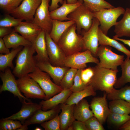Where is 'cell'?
Returning a JSON list of instances; mask_svg holds the SVG:
<instances>
[{
	"label": "cell",
	"mask_w": 130,
	"mask_h": 130,
	"mask_svg": "<svg viewBox=\"0 0 130 130\" xmlns=\"http://www.w3.org/2000/svg\"><path fill=\"white\" fill-rule=\"evenodd\" d=\"M36 52L32 44L24 46L19 52L12 72L14 76L19 78L34 71L37 66V61L33 56Z\"/></svg>",
	"instance_id": "obj_1"
},
{
	"label": "cell",
	"mask_w": 130,
	"mask_h": 130,
	"mask_svg": "<svg viewBox=\"0 0 130 130\" xmlns=\"http://www.w3.org/2000/svg\"><path fill=\"white\" fill-rule=\"evenodd\" d=\"M93 67L94 74L89 85L91 86L95 91H103L107 94L110 92L114 88L118 70L100 67L97 65Z\"/></svg>",
	"instance_id": "obj_2"
},
{
	"label": "cell",
	"mask_w": 130,
	"mask_h": 130,
	"mask_svg": "<svg viewBox=\"0 0 130 130\" xmlns=\"http://www.w3.org/2000/svg\"><path fill=\"white\" fill-rule=\"evenodd\" d=\"M76 30L75 23L65 31L57 43L66 56L84 50L82 36L76 33Z\"/></svg>",
	"instance_id": "obj_3"
},
{
	"label": "cell",
	"mask_w": 130,
	"mask_h": 130,
	"mask_svg": "<svg viewBox=\"0 0 130 130\" xmlns=\"http://www.w3.org/2000/svg\"><path fill=\"white\" fill-rule=\"evenodd\" d=\"M110 46L100 45L98 46L97 52V57L100 61L97 65L100 67L111 69H117V67L121 66L124 59V55L117 54L112 51Z\"/></svg>",
	"instance_id": "obj_4"
},
{
	"label": "cell",
	"mask_w": 130,
	"mask_h": 130,
	"mask_svg": "<svg viewBox=\"0 0 130 130\" xmlns=\"http://www.w3.org/2000/svg\"><path fill=\"white\" fill-rule=\"evenodd\" d=\"M125 10L123 7L118 6L93 12V15L99 21L100 29L107 35L109 29L116 25L117 19L121 15L124 14Z\"/></svg>",
	"instance_id": "obj_5"
},
{
	"label": "cell",
	"mask_w": 130,
	"mask_h": 130,
	"mask_svg": "<svg viewBox=\"0 0 130 130\" xmlns=\"http://www.w3.org/2000/svg\"><path fill=\"white\" fill-rule=\"evenodd\" d=\"M28 75L37 82L44 92L45 100L50 98L63 90L60 86L52 81L48 73L42 71L37 66L33 72Z\"/></svg>",
	"instance_id": "obj_6"
},
{
	"label": "cell",
	"mask_w": 130,
	"mask_h": 130,
	"mask_svg": "<svg viewBox=\"0 0 130 130\" xmlns=\"http://www.w3.org/2000/svg\"><path fill=\"white\" fill-rule=\"evenodd\" d=\"M93 12L84 3L76 8L68 16L70 20L74 21L76 25L77 30L79 34L81 30L88 31L91 26L94 18Z\"/></svg>",
	"instance_id": "obj_7"
},
{
	"label": "cell",
	"mask_w": 130,
	"mask_h": 130,
	"mask_svg": "<svg viewBox=\"0 0 130 130\" xmlns=\"http://www.w3.org/2000/svg\"><path fill=\"white\" fill-rule=\"evenodd\" d=\"M21 92L28 98L44 99L45 94L39 84L28 75L17 80Z\"/></svg>",
	"instance_id": "obj_8"
},
{
	"label": "cell",
	"mask_w": 130,
	"mask_h": 130,
	"mask_svg": "<svg viewBox=\"0 0 130 130\" xmlns=\"http://www.w3.org/2000/svg\"><path fill=\"white\" fill-rule=\"evenodd\" d=\"M99 61L90 51L86 50L66 56L64 64L65 66L67 67L82 70L87 67V63H94L97 64Z\"/></svg>",
	"instance_id": "obj_9"
},
{
	"label": "cell",
	"mask_w": 130,
	"mask_h": 130,
	"mask_svg": "<svg viewBox=\"0 0 130 130\" xmlns=\"http://www.w3.org/2000/svg\"><path fill=\"white\" fill-rule=\"evenodd\" d=\"M13 74L10 67L7 68L3 72H0V77L2 83L0 87V93L8 91L14 97H18L21 102L24 99L28 102L31 101L21 94L18 86L17 80Z\"/></svg>",
	"instance_id": "obj_10"
},
{
	"label": "cell",
	"mask_w": 130,
	"mask_h": 130,
	"mask_svg": "<svg viewBox=\"0 0 130 130\" xmlns=\"http://www.w3.org/2000/svg\"><path fill=\"white\" fill-rule=\"evenodd\" d=\"M99 25V21L94 17L90 29L87 31L83 30L81 32L84 50H89L95 57H97V51L99 45L98 32Z\"/></svg>",
	"instance_id": "obj_11"
},
{
	"label": "cell",
	"mask_w": 130,
	"mask_h": 130,
	"mask_svg": "<svg viewBox=\"0 0 130 130\" xmlns=\"http://www.w3.org/2000/svg\"><path fill=\"white\" fill-rule=\"evenodd\" d=\"M41 2V0H23L10 14L16 18L32 21Z\"/></svg>",
	"instance_id": "obj_12"
},
{
	"label": "cell",
	"mask_w": 130,
	"mask_h": 130,
	"mask_svg": "<svg viewBox=\"0 0 130 130\" xmlns=\"http://www.w3.org/2000/svg\"><path fill=\"white\" fill-rule=\"evenodd\" d=\"M45 39L49 61L52 65L57 67L65 66V54L58 44L51 38L49 33L46 32Z\"/></svg>",
	"instance_id": "obj_13"
},
{
	"label": "cell",
	"mask_w": 130,
	"mask_h": 130,
	"mask_svg": "<svg viewBox=\"0 0 130 130\" xmlns=\"http://www.w3.org/2000/svg\"><path fill=\"white\" fill-rule=\"evenodd\" d=\"M50 0H41L32 21L46 32H50L52 27V20L50 15Z\"/></svg>",
	"instance_id": "obj_14"
},
{
	"label": "cell",
	"mask_w": 130,
	"mask_h": 130,
	"mask_svg": "<svg viewBox=\"0 0 130 130\" xmlns=\"http://www.w3.org/2000/svg\"><path fill=\"white\" fill-rule=\"evenodd\" d=\"M104 92L102 97L94 98L90 104L94 116L102 124L106 120L110 112L107 100V93Z\"/></svg>",
	"instance_id": "obj_15"
},
{
	"label": "cell",
	"mask_w": 130,
	"mask_h": 130,
	"mask_svg": "<svg viewBox=\"0 0 130 130\" xmlns=\"http://www.w3.org/2000/svg\"><path fill=\"white\" fill-rule=\"evenodd\" d=\"M26 100L24 99L22 102V106L20 111L6 118L19 120L22 124L38 110L42 109L40 104L34 103L31 101L26 102Z\"/></svg>",
	"instance_id": "obj_16"
},
{
	"label": "cell",
	"mask_w": 130,
	"mask_h": 130,
	"mask_svg": "<svg viewBox=\"0 0 130 130\" xmlns=\"http://www.w3.org/2000/svg\"><path fill=\"white\" fill-rule=\"evenodd\" d=\"M14 31L20 33L26 39L32 43L42 29L32 21L21 22L14 27Z\"/></svg>",
	"instance_id": "obj_17"
},
{
	"label": "cell",
	"mask_w": 130,
	"mask_h": 130,
	"mask_svg": "<svg viewBox=\"0 0 130 130\" xmlns=\"http://www.w3.org/2000/svg\"><path fill=\"white\" fill-rule=\"evenodd\" d=\"M37 66L41 70L48 73L54 83L59 86L65 74L70 68L65 66H54L52 65L49 61L37 62Z\"/></svg>",
	"instance_id": "obj_18"
},
{
	"label": "cell",
	"mask_w": 130,
	"mask_h": 130,
	"mask_svg": "<svg viewBox=\"0 0 130 130\" xmlns=\"http://www.w3.org/2000/svg\"><path fill=\"white\" fill-rule=\"evenodd\" d=\"M60 104L49 110L44 111L42 109L38 110L30 118L22 124L28 126L36 124H41L54 118L61 111Z\"/></svg>",
	"instance_id": "obj_19"
},
{
	"label": "cell",
	"mask_w": 130,
	"mask_h": 130,
	"mask_svg": "<svg viewBox=\"0 0 130 130\" xmlns=\"http://www.w3.org/2000/svg\"><path fill=\"white\" fill-rule=\"evenodd\" d=\"M83 2L82 0H78L76 3L69 4L67 3L66 0H64L61 6L50 12L51 18L52 20L61 21L70 20L67 17L68 15Z\"/></svg>",
	"instance_id": "obj_20"
},
{
	"label": "cell",
	"mask_w": 130,
	"mask_h": 130,
	"mask_svg": "<svg viewBox=\"0 0 130 130\" xmlns=\"http://www.w3.org/2000/svg\"><path fill=\"white\" fill-rule=\"evenodd\" d=\"M73 92L70 89H63L60 93L55 95L50 98L40 102L42 109L44 111L51 109L59 104L65 103Z\"/></svg>",
	"instance_id": "obj_21"
},
{
	"label": "cell",
	"mask_w": 130,
	"mask_h": 130,
	"mask_svg": "<svg viewBox=\"0 0 130 130\" xmlns=\"http://www.w3.org/2000/svg\"><path fill=\"white\" fill-rule=\"evenodd\" d=\"M46 32L45 30H42L32 43L37 53V55L34 56L37 62L49 61L45 39Z\"/></svg>",
	"instance_id": "obj_22"
},
{
	"label": "cell",
	"mask_w": 130,
	"mask_h": 130,
	"mask_svg": "<svg viewBox=\"0 0 130 130\" xmlns=\"http://www.w3.org/2000/svg\"><path fill=\"white\" fill-rule=\"evenodd\" d=\"M75 104L70 105L65 103L60 104L61 112L59 115L60 130H67L75 120L74 116Z\"/></svg>",
	"instance_id": "obj_23"
},
{
	"label": "cell",
	"mask_w": 130,
	"mask_h": 130,
	"mask_svg": "<svg viewBox=\"0 0 130 130\" xmlns=\"http://www.w3.org/2000/svg\"><path fill=\"white\" fill-rule=\"evenodd\" d=\"M90 105L87 100L84 99L75 104L74 109V116L77 120L85 122L94 116L90 109Z\"/></svg>",
	"instance_id": "obj_24"
},
{
	"label": "cell",
	"mask_w": 130,
	"mask_h": 130,
	"mask_svg": "<svg viewBox=\"0 0 130 130\" xmlns=\"http://www.w3.org/2000/svg\"><path fill=\"white\" fill-rule=\"evenodd\" d=\"M122 19L115 26L114 32L116 36L130 37V8H127Z\"/></svg>",
	"instance_id": "obj_25"
},
{
	"label": "cell",
	"mask_w": 130,
	"mask_h": 130,
	"mask_svg": "<svg viewBox=\"0 0 130 130\" xmlns=\"http://www.w3.org/2000/svg\"><path fill=\"white\" fill-rule=\"evenodd\" d=\"M52 28L49 34L51 38L57 44L65 31L69 27L75 23L72 20L63 21L52 20Z\"/></svg>",
	"instance_id": "obj_26"
},
{
	"label": "cell",
	"mask_w": 130,
	"mask_h": 130,
	"mask_svg": "<svg viewBox=\"0 0 130 130\" xmlns=\"http://www.w3.org/2000/svg\"><path fill=\"white\" fill-rule=\"evenodd\" d=\"M99 45H104L113 47L123 53L127 56L130 57V51L124 45L113 38L111 39L103 33L99 28L98 32Z\"/></svg>",
	"instance_id": "obj_27"
},
{
	"label": "cell",
	"mask_w": 130,
	"mask_h": 130,
	"mask_svg": "<svg viewBox=\"0 0 130 130\" xmlns=\"http://www.w3.org/2000/svg\"><path fill=\"white\" fill-rule=\"evenodd\" d=\"M3 38L6 47L8 48H15L21 46L24 47L32 44L31 42L14 31Z\"/></svg>",
	"instance_id": "obj_28"
},
{
	"label": "cell",
	"mask_w": 130,
	"mask_h": 130,
	"mask_svg": "<svg viewBox=\"0 0 130 130\" xmlns=\"http://www.w3.org/2000/svg\"><path fill=\"white\" fill-rule=\"evenodd\" d=\"M96 95V93L92 87L89 85L82 91L72 92L65 103L70 105L76 104L85 97L95 96Z\"/></svg>",
	"instance_id": "obj_29"
},
{
	"label": "cell",
	"mask_w": 130,
	"mask_h": 130,
	"mask_svg": "<svg viewBox=\"0 0 130 130\" xmlns=\"http://www.w3.org/2000/svg\"><path fill=\"white\" fill-rule=\"evenodd\" d=\"M23 46H21L15 48H13L9 53L0 54V70L3 72L8 67L13 69L14 66L13 63V60L17 55L23 48Z\"/></svg>",
	"instance_id": "obj_30"
},
{
	"label": "cell",
	"mask_w": 130,
	"mask_h": 130,
	"mask_svg": "<svg viewBox=\"0 0 130 130\" xmlns=\"http://www.w3.org/2000/svg\"><path fill=\"white\" fill-rule=\"evenodd\" d=\"M130 57L127 56L121 66L122 74L120 77L117 79L114 87L120 88L126 84L130 83Z\"/></svg>",
	"instance_id": "obj_31"
},
{
	"label": "cell",
	"mask_w": 130,
	"mask_h": 130,
	"mask_svg": "<svg viewBox=\"0 0 130 130\" xmlns=\"http://www.w3.org/2000/svg\"><path fill=\"white\" fill-rule=\"evenodd\" d=\"M110 111L121 114H130V103L124 100L119 99L110 101L108 104Z\"/></svg>",
	"instance_id": "obj_32"
},
{
	"label": "cell",
	"mask_w": 130,
	"mask_h": 130,
	"mask_svg": "<svg viewBox=\"0 0 130 130\" xmlns=\"http://www.w3.org/2000/svg\"><path fill=\"white\" fill-rule=\"evenodd\" d=\"M107 98L110 101L123 100L130 103V85H126L118 90L114 88L111 92L107 94Z\"/></svg>",
	"instance_id": "obj_33"
},
{
	"label": "cell",
	"mask_w": 130,
	"mask_h": 130,
	"mask_svg": "<svg viewBox=\"0 0 130 130\" xmlns=\"http://www.w3.org/2000/svg\"><path fill=\"white\" fill-rule=\"evenodd\" d=\"M130 115L128 114H121L110 111L106 119L109 126L118 129L125 123L130 118Z\"/></svg>",
	"instance_id": "obj_34"
},
{
	"label": "cell",
	"mask_w": 130,
	"mask_h": 130,
	"mask_svg": "<svg viewBox=\"0 0 130 130\" xmlns=\"http://www.w3.org/2000/svg\"><path fill=\"white\" fill-rule=\"evenodd\" d=\"M84 3L93 12L115 7L104 0H82Z\"/></svg>",
	"instance_id": "obj_35"
},
{
	"label": "cell",
	"mask_w": 130,
	"mask_h": 130,
	"mask_svg": "<svg viewBox=\"0 0 130 130\" xmlns=\"http://www.w3.org/2000/svg\"><path fill=\"white\" fill-rule=\"evenodd\" d=\"M78 70L70 68L66 72L60 84V86L63 89H69L72 87Z\"/></svg>",
	"instance_id": "obj_36"
},
{
	"label": "cell",
	"mask_w": 130,
	"mask_h": 130,
	"mask_svg": "<svg viewBox=\"0 0 130 130\" xmlns=\"http://www.w3.org/2000/svg\"><path fill=\"white\" fill-rule=\"evenodd\" d=\"M22 125L19 120L2 118L0 120V130H17Z\"/></svg>",
	"instance_id": "obj_37"
},
{
	"label": "cell",
	"mask_w": 130,
	"mask_h": 130,
	"mask_svg": "<svg viewBox=\"0 0 130 130\" xmlns=\"http://www.w3.org/2000/svg\"><path fill=\"white\" fill-rule=\"evenodd\" d=\"M23 0H0V8L6 14H10Z\"/></svg>",
	"instance_id": "obj_38"
},
{
	"label": "cell",
	"mask_w": 130,
	"mask_h": 130,
	"mask_svg": "<svg viewBox=\"0 0 130 130\" xmlns=\"http://www.w3.org/2000/svg\"><path fill=\"white\" fill-rule=\"evenodd\" d=\"M22 20L6 13L0 19V27H15L19 25Z\"/></svg>",
	"instance_id": "obj_39"
},
{
	"label": "cell",
	"mask_w": 130,
	"mask_h": 130,
	"mask_svg": "<svg viewBox=\"0 0 130 130\" xmlns=\"http://www.w3.org/2000/svg\"><path fill=\"white\" fill-rule=\"evenodd\" d=\"M45 130H60L58 114L52 119L40 124Z\"/></svg>",
	"instance_id": "obj_40"
},
{
	"label": "cell",
	"mask_w": 130,
	"mask_h": 130,
	"mask_svg": "<svg viewBox=\"0 0 130 130\" xmlns=\"http://www.w3.org/2000/svg\"><path fill=\"white\" fill-rule=\"evenodd\" d=\"M81 70H78L74 79L73 84L70 88L73 92L82 91L88 86L84 83L81 78Z\"/></svg>",
	"instance_id": "obj_41"
},
{
	"label": "cell",
	"mask_w": 130,
	"mask_h": 130,
	"mask_svg": "<svg viewBox=\"0 0 130 130\" xmlns=\"http://www.w3.org/2000/svg\"><path fill=\"white\" fill-rule=\"evenodd\" d=\"M87 130H104L102 124L94 116L84 122Z\"/></svg>",
	"instance_id": "obj_42"
},
{
	"label": "cell",
	"mask_w": 130,
	"mask_h": 130,
	"mask_svg": "<svg viewBox=\"0 0 130 130\" xmlns=\"http://www.w3.org/2000/svg\"><path fill=\"white\" fill-rule=\"evenodd\" d=\"M94 73L93 67H89L81 70V76L84 83L87 85L89 84Z\"/></svg>",
	"instance_id": "obj_43"
},
{
	"label": "cell",
	"mask_w": 130,
	"mask_h": 130,
	"mask_svg": "<svg viewBox=\"0 0 130 130\" xmlns=\"http://www.w3.org/2000/svg\"><path fill=\"white\" fill-rule=\"evenodd\" d=\"M73 130H87L84 122L75 120L72 124Z\"/></svg>",
	"instance_id": "obj_44"
},
{
	"label": "cell",
	"mask_w": 130,
	"mask_h": 130,
	"mask_svg": "<svg viewBox=\"0 0 130 130\" xmlns=\"http://www.w3.org/2000/svg\"><path fill=\"white\" fill-rule=\"evenodd\" d=\"M13 31L14 28L11 27H0V38H3Z\"/></svg>",
	"instance_id": "obj_45"
},
{
	"label": "cell",
	"mask_w": 130,
	"mask_h": 130,
	"mask_svg": "<svg viewBox=\"0 0 130 130\" xmlns=\"http://www.w3.org/2000/svg\"><path fill=\"white\" fill-rule=\"evenodd\" d=\"M10 52L9 48L6 47L3 38H0V54H6Z\"/></svg>",
	"instance_id": "obj_46"
},
{
	"label": "cell",
	"mask_w": 130,
	"mask_h": 130,
	"mask_svg": "<svg viewBox=\"0 0 130 130\" xmlns=\"http://www.w3.org/2000/svg\"><path fill=\"white\" fill-rule=\"evenodd\" d=\"M63 2V0H51V4L49 7L50 11H52L59 7L58 3H59L62 4Z\"/></svg>",
	"instance_id": "obj_47"
},
{
	"label": "cell",
	"mask_w": 130,
	"mask_h": 130,
	"mask_svg": "<svg viewBox=\"0 0 130 130\" xmlns=\"http://www.w3.org/2000/svg\"><path fill=\"white\" fill-rule=\"evenodd\" d=\"M113 38L117 40L122 42L124 44L127 45L130 47V39H126L119 38L115 35L113 37Z\"/></svg>",
	"instance_id": "obj_48"
},
{
	"label": "cell",
	"mask_w": 130,
	"mask_h": 130,
	"mask_svg": "<svg viewBox=\"0 0 130 130\" xmlns=\"http://www.w3.org/2000/svg\"><path fill=\"white\" fill-rule=\"evenodd\" d=\"M120 130H130V118L119 129Z\"/></svg>",
	"instance_id": "obj_49"
},
{
	"label": "cell",
	"mask_w": 130,
	"mask_h": 130,
	"mask_svg": "<svg viewBox=\"0 0 130 130\" xmlns=\"http://www.w3.org/2000/svg\"><path fill=\"white\" fill-rule=\"evenodd\" d=\"M28 129V126L22 124L21 126L17 130H27Z\"/></svg>",
	"instance_id": "obj_50"
},
{
	"label": "cell",
	"mask_w": 130,
	"mask_h": 130,
	"mask_svg": "<svg viewBox=\"0 0 130 130\" xmlns=\"http://www.w3.org/2000/svg\"><path fill=\"white\" fill-rule=\"evenodd\" d=\"M67 3L69 4L76 3H77L78 0H67Z\"/></svg>",
	"instance_id": "obj_51"
},
{
	"label": "cell",
	"mask_w": 130,
	"mask_h": 130,
	"mask_svg": "<svg viewBox=\"0 0 130 130\" xmlns=\"http://www.w3.org/2000/svg\"><path fill=\"white\" fill-rule=\"evenodd\" d=\"M67 130H73L72 125L70 126L68 128Z\"/></svg>",
	"instance_id": "obj_52"
},
{
	"label": "cell",
	"mask_w": 130,
	"mask_h": 130,
	"mask_svg": "<svg viewBox=\"0 0 130 130\" xmlns=\"http://www.w3.org/2000/svg\"><path fill=\"white\" fill-rule=\"evenodd\" d=\"M34 130H42V129L40 128H39L38 127H36V128Z\"/></svg>",
	"instance_id": "obj_53"
},
{
	"label": "cell",
	"mask_w": 130,
	"mask_h": 130,
	"mask_svg": "<svg viewBox=\"0 0 130 130\" xmlns=\"http://www.w3.org/2000/svg\"></svg>",
	"instance_id": "obj_54"
}]
</instances>
